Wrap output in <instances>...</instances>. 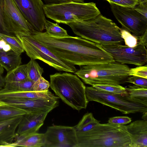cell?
Returning a JSON list of instances; mask_svg holds the SVG:
<instances>
[{
  "label": "cell",
  "instance_id": "7c38bea8",
  "mask_svg": "<svg viewBox=\"0 0 147 147\" xmlns=\"http://www.w3.org/2000/svg\"><path fill=\"white\" fill-rule=\"evenodd\" d=\"M26 20L34 29L42 32L47 20L42 0H13Z\"/></svg>",
  "mask_w": 147,
  "mask_h": 147
},
{
  "label": "cell",
  "instance_id": "4dcf8cb0",
  "mask_svg": "<svg viewBox=\"0 0 147 147\" xmlns=\"http://www.w3.org/2000/svg\"><path fill=\"white\" fill-rule=\"evenodd\" d=\"M50 83L42 76L37 81L34 82L33 86V91L45 92L48 90Z\"/></svg>",
  "mask_w": 147,
  "mask_h": 147
},
{
  "label": "cell",
  "instance_id": "836d02e7",
  "mask_svg": "<svg viewBox=\"0 0 147 147\" xmlns=\"http://www.w3.org/2000/svg\"><path fill=\"white\" fill-rule=\"evenodd\" d=\"M128 77L127 83H130L137 86L147 88V79L135 76Z\"/></svg>",
  "mask_w": 147,
  "mask_h": 147
},
{
  "label": "cell",
  "instance_id": "e575fe53",
  "mask_svg": "<svg viewBox=\"0 0 147 147\" xmlns=\"http://www.w3.org/2000/svg\"><path fill=\"white\" fill-rule=\"evenodd\" d=\"M131 118L127 116L115 117L110 118L108 123L116 125H125L130 123Z\"/></svg>",
  "mask_w": 147,
  "mask_h": 147
},
{
  "label": "cell",
  "instance_id": "9a60e30c",
  "mask_svg": "<svg viewBox=\"0 0 147 147\" xmlns=\"http://www.w3.org/2000/svg\"><path fill=\"white\" fill-rule=\"evenodd\" d=\"M48 113H30L23 115L16 134L21 135L34 133L43 125Z\"/></svg>",
  "mask_w": 147,
  "mask_h": 147
},
{
  "label": "cell",
  "instance_id": "8fae6325",
  "mask_svg": "<svg viewBox=\"0 0 147 147\" xmlns=\"http://www.w3.org/2000/svg\"><path fill=\"white\" fill-rule=\"evenodd\" d=\"M111 10L122 28L136 36L143 35L147 30V19L134 8L110 3Z\"/></svg>",
  "mask_w": 147,
  "mask_h": 147
},
{
  "label": "cell",
  "instance_id": "ab89813d",
  "mask_svg": "<svg viewBox=\"0 0 147 147\" xmlns=\"http://www.w3.org/2000/svg\"><path fill=\"white\" fill-rule=\"evenodd\" d=\"M46 4L59 3L69 1V0H43Z\"/></svg>",
  "mask_w": 147,
  "mask_h": 147
},
{
  "label": "cell",
  "instance_id": "5b68a950",
  "mask_svg": "<svg viewBox=\"0 0 147 147\" xmlns=\"http://www.w3.org/2000/svg\"><path fill=\"white\" fill-rule=\"evenodd\" d=\"M130 68L127 65L115 61L106 63L80 66L74 74L85 84H123L130 76Z\"/></svg>",
  "mask_w": 147,
  "mask_h": 147
},
{
  "label": "cell",
  "instance_id": "4fadbf2b",
  "mask_svg": "<svg viewBox=\"0 0 147 147\" xmlns=\"http://www.w3.org/2000/svg\"><path fill=\"white\" fill-rule=\"evenodd\" d=\"M43 147H76L77 140L73 127L54 125L44 133Z\"/></svg>",
  "mask_w": 147,
  "mask_h": 147
},
{
  "label": "cell",
  "instance_id": "3957f363",
  "mask_svg": "<svg viewBox=\"0 0 147 147\" xmlns=\"http://www.w3.org/2000/svg\"><path fill=\"white\" fill-rule=\"evenodd\" d=\"M76 147H130L129 135L123 125L100 123L86 132L76 133Z\"/></svg>",
  "mask_w": 147,
  "mask_h": 147
},
{
  "label": "cell",
  "instance_id": "6da1fadb",
  "mask_svg": "<svg viewBox=\"0 0 147 147\" xmlns=\"http://www.w3.org/2000/svg\"><path fill=\"white\" fill-rule=\"evenodd\" d=\"M59 58L80 66L114 61L99 44L80 36L57 37L36 30L30 35Z\"/></svg>",
  "mask_w": 147,
  "mask_h": 147
},
{
  "label": "cell",
  "instance_id": "484cf974",
  "mask_svg": "<svg viewBox=\"0 0 147 147\" xmlns=\"http://www.w3.org/2000/svg\"><path fill=\"white\" fill-rule=\"evenodd\" d=\"M0 39L4 40L10 46L12 51L20 55L24 51L21 41L16 36L0 32Z\"/></svg>",
  "mask_w": 147,
  "mask_h": 147
},
{
  "label": "cell",
  "instance_id": "ffe728a7",
  "mask_svg": "<svg viewBox=\"0 0 147 147\" xmlns=\"http://www.w3.org/2000/svg\"><path fill=\"white\" fill-rule=\"evenodd\" d=\"M21 55L11 50L0 51V66L7 71H9L21 65L22 58Z\"/></svg>",
  "mask_w": 147,
  "mask_h": 147
},
{
  "label": "cell",
  "instance_id": "44dd1931",
  "mask_svg": "<svg viewBox=\"0 0 147 147\" xmlns=\"http://www.w3.org/2000/svg\"><path fill=\"white\" fill-rule=\"evenodd\" d=\"M130 98L141 104L147 106V88L135 85H129L125 88Z\"/></svg>",
  "mask_w": 147,
  "mask_h": 147
},
{
  "label": "cell",
  "instance_id": "cb8c5ba5",
  "mask_svg": "<svg viewBox=\"0 0 147 147\" xmlns=\"http://www.w3.org/2000/svg\"><path fill=\"white\" fill-rule=\"evenodd\" d=\"M28 113L23 109L9 104L0 106V118H11Z\"/></svg>",
  "mask_w": 147,
  "mask_h": 147
},
{
  "label": "cell",
  "instance_id": "d590c367",
  "mask_svg": "<svg viewBox=\"0 0 147 147\" xmlns=\"http://www.w3.org/2000/svg\"><path fill=\"white\" fill-rule=\"evenodd\" d=\"M134 8L139 13L147 19V3L142 4H138Z\"/></svg>",
  "mask_w": 147,
  "mask_h": 147
},
{
  "label": "cell",
  "instance_id": "d4e9b609",
  "mask_svg": "<svg viewBox=\"0 0 147 147\" xmlns=\"http://www.w3.org/2000/svg\"><path fill=\"white\" fill-rule=\"evenodd\" d=\"M34 82L28 78L20 82L6 83L3 88L13 91H33V86Z\"/></svg>",
  "mask_w": 147,
  "mask_h": 147
},
{
  "label": "cell",
  "instance_id": "d6986e66",
  "mask_svg": "<svg viewBox=\"0 0 147 147\" xmlns=\"http://www.w3.org/2000/svg\"><path fill=\"white\" fill-rule=\"evenodd\" d=\"M45 142L44 134L36 132L21 135L16 134L14 141L7 145L6 147H43Z\"/></svg>",
  "mask_w": 147,
  "mask_h": 147
},
{
  "label": "cell",
  "instance_id": "83f0119b",
  "mask_svg": "<svg viewBox=\"0 0 147 147\" xmlns=\"http://www.w3.org/2000/svg\"><path fill=\"white\" fill-rule=\"evenodd\" d=\"M26 64L28 78L34 82L36 81L42 76L44 72L43 68L33 59H30Z\"/></svg>",
  "mask_w": 147,
  "mask_h": 147
},
{
  "label": "cell",
  "instance_id": "60d3db41",
  "mask_svg": "<svg viewBox=\"0 0 147 147\" xmlns=\"http://www.w3.org/2000/svg\"><path fill=\"white\" fill-rule=\"evenodd\" d=\"M11 50V49L10 46L7 43L2 49V50L5 52L9 51Z\"/></svg>",
  "mask_w": 147,
  "mask_h": 147
},
{
  "label": "cell",
  "instance_id": "9c48e42d",
  "mask_svg": "<svg viewBox=\"0 0 147 147\" xmlns=\"http://www.w3.org/2000/svg\"><path fill=\"white\" fill-rule=\"evenodd\" d=\"M100 46L118 63L138 66L144 65L147 63V49L142 44L138 43L134 47L122 44Z\"/></svg>",
  "mask_w": 147,
  "mask_h": 147
},
{
  "label": "cell",
  "instance_id": "bcb514c9",
  "mask_svg": "<svg viewBox=\"0 0 147 147\" xmlns=\"http://www.w3.org/2000/svg\"><path fill=\"white\" fill-rule=\"evenodd\" d=\"M8 104L6 103L5 102L3 101L2 100L0 99V106L7 105Z\"/></svg>",
  "mask_w": 147,
  "mask_h": 147
},
{
  "label": "cell",
  "instance_id": "d6a6232c",
  "mask_svg": "<svg viewBox=\"0 0 147 147\" xmlns=\"http://www.w3.org/2000/svg\"><path fill=\"white\" fill-rule=\"evenodd\" d=\"M129 75L130 76H135L147 79V65L130 68Z\"/></svg>",
  "mask_w": 147,
  "mask_h": 147
},
{
  "label": "cell",
  "instance_id": "1f68e13d",
  "mask_svg": "<svg viewBox=\"0 0 147 147\" xmlns=\"http://www.w3.org/2000/svg\"><path fill=\"white\" fill-rule=\"evenodd\" d=\"M109 3H113L123 7L134 8L139 3L138 0H105Z\"/></svg>",
  "mask_w": 147,
  "mask_h": 147
},
{
  "label": "cell",
  "instance_id": "4316f807",
  "mask_svg": "<svg viewBox=\"0 0 147 147\" xmlns=\"http://www.w3.org/2000/svg\"><path fill=\"white\" fill-rule=\"evenodd\" d=\"M46 33L49 35L57 37L69 36L66 30L61 27L58 24L46 20L45 24Z\"/></svg>",
  "mask_w": 147,
  "mask_h": 147
},
{
  "label": "cell",
  "instance_id": "f1b7e54d",
  "mask_svg": "<svg viewBox=\"0 0 147 147\" xmlns=\"http://www.w3.org/2000/svg\"><path fill=\"white\" fill-rule=\"evenodd\" d=\"M92 86L98 90L112 94L122 95L127 94L125 88L119 84H97Z\"/></svg>",
  "mask_w": 147,
  "mask_h": 147
},
{
  "label": "cell",
  "instance_id": "5bb4252c",
  "mask_svg": "<svg viewBox=\"0 0 147 147\" xmlns=\"http://www.w3.org/2000/svg\"><path fill=\"white\" fill-rule=\"evenodd\" d=\"M59 99L7 98L1 99L9 105L23 109L29 113H49L59 105Z\"/></svg>",
  "mask_w": 147,
  "mask_h": 147
},
{
  "label": "cell",
  "instance_id": "f35d334b",
  "mask_svg": "<svg viewBox=\"0 0 147 147\" xmlns=\"http://www.w3.org/2000/svg\"><path fill=\"white\" fill-rule=\"evenodd\" d=\"M4 71V68L0 66V90L4 87L6 84L5 78L3 76Z\"/></svg>",
  "mask_w": 147,
  "mask_h": 147
},
{
  "label": "cell",
  "instance_id": "30bf717a",
  "mask_svg": "<svg viewBox=\"0 0 147 147\" xmlns=\"http://www.w3.org/2000/svg\"><path fill=\"white\" fill-rule=\"evenodd\" d=\"M1 7L4 23L11 34L30 35L35 30L24 17L13 0H1Z\"/></svg>",
  "mask_w": 147,
  "mask_h": 147
},
{
  "label": "cell",
  "instance_id": "ba28073f",
  "mask_svg": "<svg viewBox=\"0 0 147 147\" xmlns=\"http://www.w3.org/2000/svg\"><path fill=\"white\" fill-rule=\"evenodd\" d=\"M24 51L30 58L39 59L59 71L75 73V65L57 56L34 39L30 35L17 34Z\"/></svg>",
  "mask_w": 147,
  "mask_h": 147
},
{
  "label": "cell",
  "instance_id": "7dc6e473",
  "mask_svg": "<svg viewBox=\"0 0 147 147\" xmlns=\"http://www.w3.org/2000/svg\"><path fill=\"white\" fill-rule=\"evenodd\" d=\"M2 50H1V49H0V51Z\"/></svg>",
  "mask_w": 147,
  "mask_h": 147
},
{
  "label": "cell",
  "instance_id": "2e32d148",
  "mask_svg": "<svg viewBox=\"0 0 147 147\" xmlns=\"http://www.w3.org/2000/svg\"><path fill=\"white\" fill-rule=\"evenodd\" d=\"M123 126L130 136V147H147V120H136Z\"/></svg>",
  "mask_w": 147,
  "mask_h": 147
},
{
  "label": "cell",
  "instance_id": "ee69618b",
  "mask_svg": "<svg viewBox=\"0 0 147 147\" xmlns=\"http://www.w3.org/2000/svg\"><path fill=\"white\" fill-rule=\"evenodd\" d=\"M143 115L142 116V118L143 120H147V112L143 113Z\"/></svg>",
  "mask_w": 147,
  "mask_h": 147
},
{
  "label": "cell",
  "instance_id": "8992f818",
  "mask_svg": "<svg viewBox=\"0 0 147 147\" xmlns=\"http://www.w3.org/2000/svg\"><path fill=\"white\" fill-rule=\"evenodd\" d=\"M43 8L47 17L58 23L66 24L88 20L101 13L94 2L78 3L69 1L45 4Z\"/></svg>",
  "mask_w": 147,
  "mask_h": 147
},
{
  "label": "cell",
  "instance_id": "52a82bcc",
  "mask_svg": "<svg viewBox=\"0 0 147 147\" xmlns=\"http://www.w3.org/2000/svg\"><path fill=\"white\" fill-rule=\"evenodd\" d=\"M88 102L94 101L109 106L124 114L147 112V106L130 98L127 95L112 94L96 89L92 86L86 88Z\"/></svg>",
  "mask_w": 147,
  "mask_h": 147
},
{
  "label": "cell",
  "instance_id": "277c9868",
  "mask_svg": "<svg viewBox=\"0 0 147 147\" xmlns=\"http://www.w3.org/2000/svg\"><path fill=\"white\" fill-rule=\"evenodd\" d=\"M51 88L63 102L74 109H86L89 102L84 83L76 75L67 72L50 76Z\"/></svg>",
  "mask_w": 147,
  "mask_h": 147
},
{
  "label": "cell",
  "instance_id": "7a4b0ae2",
  "mask_svg": "<svg viewBox=\"0 0 147 147\" xmlns=\"http://www.w3.org/2000/svg\"><path fill=\"white\" fill-rule=\"evenodd\" d=\"M74 33L101 45L122 44L120 28L111 20L100 13L85 21L67 23Z\"/></svg>",
  "mask_w": 147,
  "mask_h": 147
},
{
  "label": "cell",
  "instance_id": "ac0fdd59",
  "mask_svg": "<svg viewBox=\"0 0 147 147\" xmlns=\"http://www.w3.org/2000/svg\"><path fill=\"white\" fill-rule=\"evenodd\" d=\"M7 98L58 99L59 98L48 90L45 92L13 91L3 88L0 90V99Z\"/></svg>",
  "mask_w": 147,
  "mask_h": 147
},
{
  "label": "cell",
  "instance_id": "f6af8a7d",
  "mask_svg": "<svg viewBox=\"0 0 147 147\" xmlns=\"http://www.w3.org/2000/svg\"><path fill=\"white\" fill-rule=\"evenodd\" d=\"M139 4H142L147 3V0H138Z\"/></svg>",
  "mask_w": 147,
  "mask_h": 147
},
{
  "label": "cell",
  "instance_id": "b9f144b4",
  "mask_svg": "<svg viewBox=\"0 0 147 147\" xmlns=\"http://www.w3.org/2000/svg\"><path fill=\"white\" fill-rule=\"evenodd\" d=\"M6 42L3 40L0 39V49L2 50V49L5 45Z\"/></svg>",
  "mask_w": 147,
  "mask_h": 147
},
{
  "label": "cell",
  "instance_id": "74e56055",
  "mask_svg": "<svg viewBox=\"0 0 147 147\" xmlns=\"http://www.w3.org/2000/svg\"><path fill=\"white\" fill-rule=\"evenodd\" d=\"M138 41V43L142 44L146 47L147 45V30L142 35L136 36Z\"/></svg>",
  "mask_w": 147,
  "mask_h": 147
},
{
  "label": "cell",
  "instance_id": "7402d4cb",
  "mask_svg": "<svg viewBox=\"0 0 147 147\" xmlns=\"http://www.w3.org/2000/svg\"><path fill=\"white\" fill-rule=\"evenodd\" d=\"M100 123V121L94 118L92 113H87L74 127L76 133L83 132L92 129Z\"/></svg>",
  "mask_w": 147,
  "mask_h": 147
},
{
  "label": "cell",
  "instance_id": "603a6c76",
  "mask_svg": "<svg viewBox=\"0 0 147 147\" xmlns=\"http://www.w3.org/2000/svg\"><path fill=\"white\" fill-rule=\"evenodd\" d=\"M28 78L27 64L20 65L7 72L5 79L6 83L19 82Z\"/></svg>",
  "mask_w": 147,
  "mask_h": 147
},
{
  "label": "cell",
  "instance_id": "f546056e",
  "mask_svg": "<svg viewBox=\"0 0 147 147\" xmlns=\"http://www.w3.org/2000/svg\"><path fill=\"white\" fill-rule=\"evenodd\" d=\"M120 32L121 37L123 39L125 45L131 47H134L137 45L138 41L136 36L122 28H120Z\"/></svg>",
  "mask_w": 147,
  "mask_h": 147
},
{
  "label": "cell",
  "instance_id": "7bdbcfd3",
  "mask_svg": "<svg viewBox=\"0 0 147 147\" xmlns=\"http://www.w3.org/2000/svg\"><path fill=\"white\" fill-rule=\"evenodd\" d=\"M69 1L76 3H83L84 0H69Z\"/></svg>",
  "mask_w": 147,
  "mask_h": 147
},
{
  "label": "cell",
  "instance_id": "e0dca14e",
  "mask_svg": "<svg viewBox=\"0 0 147 147\" xmlns=\"http://www.w3.org/2000/svg\"><path fill=\"white\" fill-rule=\"evenodd\" d=\"M23 115L0 118V147H5L14 141L18 127Z\"/></svg>",
  "mask_w": 147,
  "mask_h": 147
},
{
  "label": "cell",
  "instance_id": "8d00e7d4",
  "mask_svg": "<svg viewBox=\"0 0 147 147\" xmlns=\"http://www.w3.org/2000/svg\"><path fill=\"white\" fill-rule=\"evenodd\" d=\"M1 0H0V32L12 35L7 30L3 21L1 10Z\"/></svg>",
  "mask_w": 147,
  "mask_h": 147
}]
</instances>
